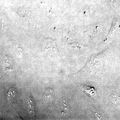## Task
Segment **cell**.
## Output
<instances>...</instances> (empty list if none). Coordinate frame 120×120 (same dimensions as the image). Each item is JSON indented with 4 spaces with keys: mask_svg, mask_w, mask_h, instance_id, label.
I'll return each instance as SVG.
<instances>
[{
    "mask_svg": "<svg viewBox=\"0 0 120 120\" xmlns=\"http://www.w3.org/2000/svg\"><path fill=\"white\" fill-rule=\"evenodd\" d=\"M61 108L62 109V110L64 111L65 112L68 113L69 110V106L68 103L65 101H62V102L61 104Z\"/></svg>",
    "mask_w": 120,
    "mask_h": 120,
    "instance_id": "7a4b0ae2",
    "label": "cell"
},
{
    "mask_svg": "<svg viewBox=\"0 0 120 120\" xmlns=\"http://www.w3.org/2000/svg\"><path fill=\"white\" fill-rule=\"evenodd\" d=\"M82 89L86 94L89 95L90 97L93 98L96 95V90L93 87L84 85L82 86Z\"/></svg>",
    "mask_w": 120,
    "mask_h": 120,
    "instance_id": "6da1fadb",
    "label": "cell"
}]
</instances>
